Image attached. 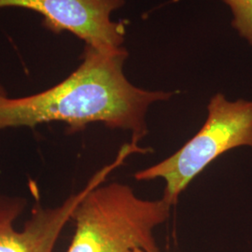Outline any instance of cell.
Returning a JSON list of instances; mask_svg holds the SVG:
<instances>
[{"label": "cell", "mask_w": 252, "mask_h": 252, "mask_svg": "<svg viewBox=\"0 0 252 252\" xmlns=\"http://www.w3.org/2000/svg\"><path fill=\"white\" fill-rule=\"evenodd\" d=\"M128 52L85 45L82 62L65 80L49 90L22 98L0 100V131L62 122L71 132L102 123L110 129L131 132L138 146L148 133L150 106L171 98L175 93L138 88L126 79L124 63Z\"/></svg>", "instance_id": "obj_1"}, {"label": "cell", "mask_w": 252, "mask_h": 252, "mask_svg": "<svg viewBox=\"0 0 252 252\" xmlns=\"http://www.w3.org/2000/svg\"><path fill=\"white\" fill-rule=\"evenodd\" d=\"M135 153H140L137 147L125 145L114 162L90 180L71 215L76 231L65 252H160L153 232L167 220L171 205L162 197L139 198L130 186L122 183L100 186L109 172Z\"/></svg>", "instance_id": "obj_2"}, {"label": "cell", "mask_w": 252, "mask_h": 252, "mask_svg": "<svg viewBox=\"0 0 252 252\" xmlns=\"http://www.w3.org/2000/svg\"><path fill=\"white\" fill-rule=\"evenodd\" d=\"M239 147H252V101H230L219 93L209 100L207 120L196 135L170 157L134 177L138 181L163 180L162 198L174 206L180 193L211 162Z\"/></svg>", "instance_id": "obj_3"}, {"label": "cell", "mask_w": 252, "mask_h": 252, "mask_svg": "<svg viewBox=\"0 0 252 252\" xmlns=\"http://www.w3.org/2000/svg\"><path fill=\"white\" fill-rule=\"evenodd\" d=\"M125 0H0L2 8H23L43 16V27L59 34L68 31L86 45L103 51L123 47L126 27L113 22L111 12Z\"/></svg>", "instance_id": "obj_4"}, {"label": "cell", "mask_w": 252, "mask_h": 252, "mask_svg": "<svg viewBox=\"0 0 252 252\" xmlns=\"http://www.w3.org/2000/svg\"><path fill=\"white\" fill-rule=\"evenodd\" d=\"M88 188L89 183L58 207L36 204L21 231L14 227V222L23 213L26 201L0 195V252H53L63 227Z\"/></svg>", "instance_id": "obj_5"}, {"label": "cell", "mask_w": 252, "mask_h": 252, "mask_svg": "<svg viewBox=\"0 0 252 252\" xmlns=\"http://www.w3.org/2000/svg\"><path fill=\"white\" fill-rule=\"evenodd\" d=\"M230 8L232 27L252 46V0H221Z\"/></svg>", "instance_id": "obj_6"}, {"label": "cell", "mask_w": 252, "mask_h": 252, "mask_svg": "<svg viewBox=\"0 0 252 252\" xmlns=\"http://www.w3.org/2000/svg\"><path fill=\"white\" fill-rule=\"evenodd\" d=\"M7 97V94H6V91L4 90L1 86H0V100L3 99Z\"/></svg>", "instance_id": "obj_7"}, {"label": "cell", "mask_w": 252, "mask_h": 252, "mask_svg": "<svg viewBox=\"0 0 252 252\" xmlns=\"http://www.w3.org/2000/svg\"><path fill=\"white\" fill-rule=\"evenodd\" d=\"M133 252H143V251H141V250H135V251H134Z\"/></svg>", "instance_id": "obj_8"}]
</instances>
